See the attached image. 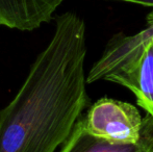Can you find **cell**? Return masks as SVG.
Listing matches in <instances>:
<instances>
[{"label": "cell", "instance_id": "277c9868", "mask_svg": "<svg viewBox=\"0 0 153 152\" xmlns=\"http://www.w3.org/2000/svg\"><path fill=\"white\" fill-rule=\"evenodd\" d=\"M59 152H153V118H144L141 140L133 144L119 143L92 133L81 117Z\"/></svg>", "mask_w": 153, "mask_h": 152}, {"label": "cell", "instance_id": "7a4b0ae2", "mask_svg": "<svg viewBox=\"0 0 153 152\" xmlns=\"http://www.w3.org/2000/svg\"><path fill=\"white\" fill-rule=\"evenodd\" d=\"M152 36L153 31L149 27L134 36H116L109 42L100 59L92 67L87 82L92 83L103 79L130 90L139 62Z\"/></svg>", "mask_w": 153, "mask_h": 152}, {"label": "cell", "instance_id": "8992f818", "mask_svg": "<svg viewBox=\"0 0 153 152\" xmlns=\"http://www.w3.org/2000/svg\"><path fill=\"white\" fill-rule=\"evenodd\" d=\"M130 91L135 95L139 105L153 118V36L145 46Z\"/></svg>", "mask_w": 153, "mask_h": 152}, {"label": "cell", "instance_id": "ba28073f", "mask_svg": "<svg viewBox=\"0 0 153 152\" xmlns=\"http://www.w3.org/2000/svg\"><path fill=\"white\" fill-rule=\"evenodd\" d=\"M148 27H150L153 31V13L150 14L149 17H148Z\"/></svg>", "mask_w": 153, "mask_h": 152}, {"label": "cell", "instance_id": "6da1fadb", "mask_svg": "<svg viewBox=\"0 0 153 152\" xmlns=\"http://www.w3.org/2000/svg\"><path fill=\"white\" fill-rule=\"evenodd\" d=\"M85 24L67 12L12 101L0 110V152H56L89 103Z\"/></svg>", "mask_w": 153, "mask_h": 152}, {"label": "cell", "instance_id": "3957f363", "mask_svg": "<svg viewBox=\"0 0 153 152\" xmlns=\"http://www.w3.org/2000/svg\"><path fill=\"white\" fill-rule=\"evenodd\" d=\"M92 133L119 143L133 144L141 140L144 119L135 106L111 98H102L85 116Z\"/></svg>", "mask_w": 153, "mask_h": 152}, {"label": "cell", "instance_id": "5b68a950", "mask_svg": "<svg viewBox=\"0 0 153 152\" xmlns=\"http://www.w3.org/2000/svg\"><path fill=\"white\" fill-rule=\"evenodd\" d=\"M65 0H0V27L32 31L51 21Z\"/></svg>", "mask_w": 153, "mask_h": 152}, {"label": "cell", "instance_id": "52a82bcc", "mask_svg": "<svg viewBox=\"0 0 153 152\" xmlns=\"http://www.w3.org/2000/svg\"><path fill=\"white\" fill-rule=\"evenodd\" d=\"M118 1H126L131 2V3H139L143 4V5L153 6V0H118Z\"/></svg>", "mask_w": 153, "mask_h": 152}]
</instances>
